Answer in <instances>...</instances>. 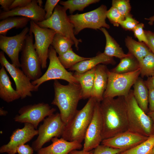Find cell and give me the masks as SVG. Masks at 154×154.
Wrapping results in <instances>:
<instances>
[{
  "mask_svg": "<svg viewBox=\"0 0 154 154\" xmlns=\"http://www.w3.org/2000/svg\"><path fill=\"white\" fill-rule=\"evenodd\" d=\"M20 64L22 70L31 80L42 76L41 61L34 46L33 33L30 31L21 51Z\"/></svg>",
  "mask_w": 154,
  "mask_h": 154,
  "instance_id": "cell-8",
  "label": "cell"
},
{
  "mask_svg": "<svg viewBox=\"0 0 154 154\" xmlns=\"http://www.w3.org/2000/svg\"><path fill=\"white\" fill-rule=\"evenodd\" d=\"M150 154H154V147H153Z\"/></svg>",
  "mask_w": 154,
  "mask_h": 154,
  "instance_id": "cell-51",
  "label": "cell"
},
{
  "mask_svg": "<svg viewBox=\"0 0 154 154\" xmlns=\"http://www.w3.org/2000/svg\"><path fill=\"white\" fill-rule=\"evenodd\" d=\"M29 29L23 28L19 34L12 37L0 35V48L11 59L12 64L16 67H21L19 54L23 48Z\"/></svg>",
  "mask_w": 154,
  "mask_h": 154,
  "instance_id": "cell-15",
  "label": "cell"
},
{
  "mask_svg": "<svg viewBox=\"0 0 154 154\" xmlns=\"http://www.w3.org/2000/svg\"><path fill=\"white\" fill-rule=\"evenodd\" d=\"M56 110L55 108L44 102L29 105L21 108L18 111L19 114L16 115L14 119L19 123H30L37 129L40 122Z\"/></svg>",
  "mask_w": 154,
  "mask_h": 154,
  "instance_id": "cell-11",
  "label": "cell"
},
{
  "mask_svg": "<svg viewBox=\"0 0 154 154\" xmlns=\"http://www.w3.org/2000/svg\"><path fill=\"white\" fill-rule=\"evenodd\" d=\"M0 63L13 80L16 86V90L20 94L21 99L27 97H31L32 92L38 91V88L32 84L22 70L7 60L2 51L0 52Z\"/></svg>",
  "mask_w": 154,
  "mask_h": 154,
  "instance_id": "cell-13",
  "label": "cell"
},
{
  "mask_svg": "<svg viewBox=\"0 0 154 154\" xmlns=\"http://www.w3.org/2000/svg\"><path fill=\"white\" fill-rule=\"evenodd\" d=\"M99 0H68L60 1V4L69 13L72 14L76 10L82 11L84 9L90 5L100 1Z\"/></svg>",
  "mask_w": 154,
  "mask_h": 154,
  "instance_id": "cell-31",
  "label": "cell"
},
{
  "mask_svg": "<svg viewBox=\"0 0 154 154\" xmlns=\"http://www.w3.org/2000/svg\"><path fill=\"white\" fill-rule=\"evenodd\" d=\"M51 141V144L42 148L37 151V154H68L73 150L80 149L82 146L79 142L68 141L62 138L54 137Z\"/></svg>",
  "mask_w": 154,
  "mask_h": 154,
  "instance_id": "cell-19",
  "label": "cell"
},
{
  "mask_svg": "<svg viewBox=\"0 0 154 154\" xmlns=\"http://www.w3.org/2000/svg\"><path fill=\"white\" fill-rule=\"evenodd\" d=\"M43 121L38 130V136L32 145L34 150L37 152L52 138L61 137L65 125L58 113L49 116Z\"/></svg>",
  "mask_w": 154,
  "mask_h": 154,
  "instance_id": "cell-9",
  "label": "cell"
},
{
  "mask_svg": "<svg viewBox=\"0 0 154 154\" xmlns=\"http://www.w3.org/2000/svg\"><path fill=\"white\" fill-rule=\"evenodd\" d=\"M48 58L49 63L47 70L40 78L31 82L34 85L38 88L44 82L58 79L64 80L68 83H79L73 74L67 71L60 63L56 52L51 46L49 49Z\"/></svg>",
  "mask_w": 154,
  "mask_h": 154,
  "instance_id": "cell-10",
  "label": "cell"
},
{
  "mask_svg": "<svg viewBox=\"0 0 154 154\" xmlns=\"http://www.w3.org/2000/svg\"><path fill=\"white\" fill-rule=\"evenodd\" d=\"M37 2L38 5L41 7L43 3L42 1L41 0H37Z\"/></svg>",
  "mask_w": 154,
  "mask_h": 154,
  "instance_id": "cell-50",
  "label": "cell"
},
{
  "mask_svg": "<svg viewBox=\"0 0 154 154\" xmlns=\"http://www.w3.org/2000/svg\"><path fill=\"white\" fill-rule=\"evenodd\" d=\"M7 111L5 110L3 108H0V116H6L8 114Z\"/></svg>",
  "mask_w": 154,
  "mask_h": 154,
  "instance_id": "cell-48",
  "label": "cell"
},
{
  "mask_svg": "<svg viewBox=\"0 0 154 154\" xmlns=\"http://www.w3.org/2000/svg\"><path fill=\"white\" fill-rule=\"evenodd\" d=\"M32 0H14L10 8V10L25 7L29 5Z\"/></svg>",
  "mask_w": 154,
  "mask_h": 154,
  "instance_id": "cell-41",
  "label": "cell"
},
{
  "mask_svg": "<svg viewBox=\"0 0 154 154\" xmlns=\"http://www.w3.org/2000/svg\"><path fill=\"white\" fill-rule=\"evenodd\" d=\"M66 11L63 6L57 5L50 17L36 23L41 27L50 29L69 39L73 42L78 50V45L82 42V40L75 37L74 26L67 15Z\"/></svg>",
  "mask_w": 154,
  "mask_h": 154,
  "instance_id": "cell-5",
  "label": "cell"
},
{
  "mask_svg": "<svg viewBox=\"0 0 154 154\" xmlns=\"http://www.w3.org/2000/svg\"><path fill=\"white\" fill-rule=\"evenodd\" d=\"M112 6L116 8L125 18L130 13L131 6L128 0H113Z\"/></svg>",
  "mask_w": 154,
  "mask_h": 154,
  "instance_id": "cell-34",
  "label": "cell"
},
{
  "mask_svg": "<svg viewBox=\"0 0 154 154\" xmlns=\"http://www.w3.org/2000/svg\"><path fill=\"white\" fill-rule=\"evenodd\" d=\"M149 91L148 102L149 111H154V88H147Z\"/></svg>",
  "mask_w": 154,
  "mask_h": 154,
  "instance_id": "cell-43",
  "label": "cell"
},
{
  "mask_svg": "<svg viewBox=\"0 0 154 154\" xmlns=\"http://www.w3.org/2000/svg\"><path fill=\"white\" fill-rule=\"evenodd\" d=\"M106 17L111 23L116 27H118L120 22L124 20L125 18L116 8L112 6L107 10Z\"/></svg>",
  "mask_w": 154,
  "mask_h": 154,
  "instance_id": "cell-35",
  "label": "cell"
},
{
  "mask_svg": "<svg viewBox=\"0 0 154 154\" xmlns=\"http://www.w3.org/2000/svg\"><path fill=\"white\" fill-rule=\"evenodd\" d=\"M96 102L94 98L91 97L81 109L77 110L65 125L61 138L70 141L82 143L92 119Z\"/></svg>",
  "mask_w": 154,
  "mask_h": 154,
  "instance_id": "cell-3",
  "label": "cell"
},
{
  "mask_svg": "<svg viewBox=\"0 0 154 154\" xmlns=\"http://www.w3.org/2000/svg\"><path fill=\"white\" fill-rule=\"evenodd\" d=\"M100 102L96 101L93 116L87 129L84 139L83 150L88 151L95 149L102 141L103 125Z\"/></svg>",
  "mask_w": 154,
  "mask_h": 154,
  "instance_id": "cell-14",
  "label": "cell"
},
{
  "mask_svg": "<svg viewBox=\"0 0 154 154\" xmlns=\"http://www.w3.org/2000/svg\"><path fill=\"white\" fill-rule=\"evenodd\" d=\"M108 82L104 98L125 96L129 93L140 74V69L127 73L118 74L108 70Z\"/></svg>",
  "mask_w": 154,
  "mask_h": 154,
  "instance_id": "cell-7",
  "label": "cell"
},
{
  "mask_svg": "<svg viewBox=\"0 0 154 154\" xmlns=\"http://www.w3.org/2000/svg\"><path fill=\"white\" fill-rule=\"evenodd\" d=\"M139 23L129 14L125 17L124 20L120 22L119 25L125 30L133 31Z\"/></svg>",
  "mask_w": 154,
  "mask_h": 154,
  "instance_id": "cell-36",
  "label": "cell"
},
{
  "mask_svg": "<svg viewBox=\"0 0 154 154\" xmlns=\"http://www.w3.org/2000/svg\"><path fill=\"white\" fill-rule=\"evenodd\" d=\"M129 53L127 56L120 60L119 64L110 71L118 74H123L134 71L139 68V63L132 55Z\"/></svg>",
  "mask_w": 154,
  "mask_h": 154,
  "instance_id": "cell-28",
  "label": "cell"
},
{
  "mask_svg": "<svg viewBox=\"0 0 154 154\" xmlns=\"http://www.w3.org/2000/svg\"><path fill=\"white\" fill-rule=\"evenodd\" d=\"M148 44L147 46L154 54V33L149 31H145Z\"/></svg>",
  "mask_w": 154,
  "mask_h": 154,
  "instance_id": "cell-42",
  "label": "cell"
},
{
  "mask_svg": "<svg viewBox=\"0 0 154 154\" xmlns=\"http://www.w3.org/2000/svg\"><path fill=\"white\" fill-rule=\"evenodd\" d=\"M119 154V153H117V154Z\"/></svg>",
  "mask_w": 154,
  "mask_h": 154,
  "instance_id": "cell-52",
  "label": "cell"
},
{
  "mask_svg": "<svg viewBox=\"0 0 154 154\" xmlns=\"http://www.w3.org/2000/svg\"><path fill=\"white\" fill-rule=\"evenodd\" d=\"M144 82L147 88L151 87L154 88V76L149 77L147 80Z\"/></svg>",
  "mask_w": 154,
  "mask_h": 154,
  "instance_id": "cell-45",
  "label": "cell"
},
{
  "mask_svg": "<svg viewBox=\"0 0 154 154\" xmlns=\"http://www.w3.org/2000/svg\"><path fill=\"white\" fill-rule=\"evenodd\" d=\"M107 11L106 6L103 5L88 12L68 16L74 26L75 35L78 34L85 28L94 30L100 29L102 28L109 29L110 26L106 21Z\"/></svg>",
  "mask_w": 154,
  "mask_h": 154,
  "instance_id": "cell-6",
  "label": "cell"
},
{
  "mask_svg": "<svg viewBox=\"0 0 154 154\" xmlns=\"http://www.w3.org/2000/svg\"><path fill=\"white\" fill-rule=\"evenodd\" d=\"M60 0H47L44 9L46 13L45 19H47L52 15L54 9Z\"/></svg>",
  "mask_w": 154,
  "mask_h": 154,
  "instance_id": "cell-39",
  "label": "cell"
},
{
  "mask_svg": "<svg viewBox=\"0 0 154 154\" xmlns=\"http://www.w3.org/2000/svg\"><path fill=\"white\" fill-rule=\"evenodd\" d=\"M101 63L114 64H115V62L113 57L108 56L103 52L100 53L89 59L78 62L68 70L82 73L95 68Z\"/></svg>",
  "mask_w": 154,
  "mask_h": 154,
  "instance_id": "cell-22",
  "label": "cell"
},
{
  "mask_svg": "<svg viewBox=\"0 0 154 154\" xmlns=\"http://www.w3.org/2000/svg\"><path fill=\"white\" fill-rule=\"evenodd\" d=\"M100 30L104 34L106 39V44L103 52L104 54L109 57H115L120 59L129 55V53L125 54L122 48L105 28H102Z\"/></svg>",
  "mask_w": 154,
  "mask_h": 154,
  "instance_id": "cell-25",
  "label": "cell"
},
{
  "mask_svg": "<svg viewBox=\"0 0 154 154\" xmlns=\"http://www.w3.org/2000/svg\"><path fill=\"white\" fill-rule=\"evenodd\" d=\"M154 147V135H151L145 141L119 154H150Z\"/></svg>",
  "mask_w": 154,
  "mask_h": 154,
  "instance_id": "cell-32",
  "label": "cell"
},
{
  "mask_svg": "<svg viewBox=\"0 0 154 154\" xmlns=\"http://www.w3.org/2000/svg\"><path fill=\"white\" fill-rule=\"evenodd\" d=\"M29 31L34 36V46L40 60L42 68H45L49 49L56 33L50 29L40 27L32 20L30 21Z\"/></svg>",
  "mask_w": 154,
  "mask_h": 154,
  "instance_id": "cell-12",
  "label": "cell"
},
{
  "mask_svg": "<svg viewBox=\"0 0 154 154\" xmlns=\"http://www.w3.org/2000/svg\"><path fill=\"white\" fill-rule=\"evenodd\" d=\"M125 42L129 53L133 56L139 62L151 52L144 43L137 41L129 36L125 38Z\"/></svg>",
  "mask_w": 154,
  "mask_h": 154,
  "instance_id": "cell-26",
  "label": "cell"
},
{
  "mask_svg": "<svg viewBox=\"0 0 154 154\" xmlns=\"http://www.w3.org/2000/svg\"><path fill=\"white\" fill-rule=\"evenodd\" d=\"M147 114L150 117L153 123L151 135H154V111H149Z\"/></svg>",
  "mask_w": 154,
  "mask_h": 154,
  "instance_id": "cell-47",
  "label": "cell"
},
{
  "mask_svg": "<svg viewBox=\"0 0 154 154\" xmlns=\"http://www.w3.org/2000/svg\"><path fill=\"white\" fill-rule=\"evenodd\" d=\"M149 137L127 130L113 137L103 140L101 143L123 151L136 146L146 141Z\"/></svg>",
  "mask_w": 154,
  "mask_h": 154,
  "instance_id": "cell-17",
  "label": "cell"
},
{
  "mask_svg": "<svg viewBox=\"0 0 154 154\" xmlns=\"http://www.w3.org/2000/svg\"><path fill=\"white\" fill-rule=\"evenodd\" d=\"M29 123H24V127L21 129L15 130L10 137L9 142L0 148V153L8 154H15L17 148L19 145L25 144L30 141L35 136L38 135V130Z\"/></svg>",
  "mask_w": 154,
  "mask_h": 154,
  "instance_id": "cell-16",
  "label": "cell"
},
{
  "mask_svg": "<svg viewBox=\"0 0 154 154\" xmlns=\"http://www.w3.org/2000/svg\"><path fill=\"white\" fill-rule=\"evenodd\" d=\"M100 106L103 125L102 140L128 130L127 110L124 96L104 98Z\"/></svg>",
  "mask_w": 154,
  "mask_h": 154,
  "instance_id": "cell-1",
  "label": "cell"
},
{
  "mask_svg": "<svg viewBox=\"0 0 154 154\" xmlns=\"http://www.w3.org/2000/svg\"><path fill=\"white\" fill-rule=\"evenodd\" d=\"M108 70L104 64H100L96 67L91 97L97 102H101L104 98V94L108 82Z\"/></svg>",
  "mask_w": 154,
  "mask_h": 154,
  "instance_id": "cell-20",
  "label": "cell"
},
{
  "mask_svg": "<svg viewBox=\"0 0 154 154\" xmlns=\"http://www.w3.org/2000/svg\"><path fill=\"white\" fill-rule=\"evenodd\" d=\"M94 152V150L88 151H85L83 150L79 151L76 149L71 151L68 154H93Z\"/></svg>",
  "mask_w": 154,
  "mask_h": 154,
  "instance_id": "cell-46",
  "label": "cell"
},
{
  "mask_svg": "<svg viewBox=\"0 0 154 154\" xmlns=\"http://www.w3.org/2000/svg\"><path fill=\"white\" fill-rule=\"evenodd\" d=\"M96 67L82 73L75 72L73 74L80 85L82 99L89 98L91 97Z\"/></svg>",
  "mask_w": 154,
  "mask_h": 154,
  "instance_id": "cell-23",
  "label": "cell"
},
{
  "mask_svg": "<svg viewBox=\"0 0 154 154\" xmlns=\"http://www.w3.org/2000/svg\"><path fill=\"white\" fill-rule=\"evenodd\" d=\"M31 20L23 17H11L2 20L0 22V34L6 36L10 30L24 28Z\"/></svg>",
  "mask_w": 154,
  "mask_h": 154,
  "instance_id": "cell-27",
  "label": "cell"
},
{
  "mask_svg": "<svg viewBox=\"0 0 154 154\" xmlns=\"http://www.w3.org/2000/svg\"><path fill=\"white\" fill-rule=\"evenodd\" d=\"M133 87V93L136 100L140 108L147 114L149 111V91L145 82L139 77Z\"/></svg>",
  "mask_w": 154,
  "mask_h": 154,
  "instance_id": "cell-24",
  "label": "cell"
},
{
  "mask_svg": "<svg viewBox=\"0 0 154 154\" xmlns=\"http://www.w3.org/2000/svg\"><path fill=\"white\" fill-rule=\"evenodd\" d=\"M17 152L18 154H33L34 150L28 145L21 144L17 148Z\"/></svg>",
  "mask_w": 154,
  "mask_h": 154,
  "instance_id": "cell-40",
  "label": "cell"
},
{
  "mask_svg": "<svg viewBox=\"0 0 154 154\" xmlns=\"http://www.w3.org/2000/svg\"><path fill=\"white\" fill-rule=\"evenodd\" d=\"M122 151L121 150L102 144L99 145L95 149L93 154H116Z\"/></svg>",
  "mask_w": 154,
  "mask_h": 154,
  "instance_id": "cell-38",
  "label": "cell"
},
{
  "mask_svg": "<svg viewBox=\"0 0 154 154\" xmlns=\"http://www.w3.org/2000/svg\"><path fill=\"white\" fill-rule=\"evenodd\" d=\"M139 63L141 77L154 76V54L151 52Z\"/></svg>",
  "mask_w": 154,
  "mask_h": 154,
  "instance_id": "cell-33",
  "label": "cell"
},
{
  "mask_svg": "<svg viewBox=\"0 0 154 154\" xmlns=\"http://www.w3.org/2000/svg\"><path fill=\"white\" fill-rule=\"evenodd\" d=\"M145 19L149 21L148 23L149 25H152L153 24L154 22V15L148 18H146Z\"/></svg>",
  "mask_w": 154,
  "mask_h": 154,
  "instance_id": "cell-49",
  "label": "cell"
},
{
  "mask_svg": "<svg viewBox=\"0 0 154 154\" xmlns=\"http://www.w3.org/2000/svg\"><path fill=\"white\" fill-rule=\"evenodd\" d=\"M73 42L65 37L56 33L51 44L56 52L60 55L72 48Z\"/></svg>",
  "mask_w": 154,
  "mask_h": 154,
  "instance_id": "cell-29",
  "label": "cell"
},
{
  "mask_svg": "<svg viewBox=\"0 0 154 154\" xmlns=\"http://www.w3.org/2000/svg\"><path fill=\"white\" fill-rule=\"evenodd\" d=\"M0 70V97L4 101L10 103L21 98V96L14 89L5 68L1 66Z\"/></svg>",
  "mask_w": 154,
  "mask_h": 154,
  "instance_id": "cell-21",
  "label": "cell"
},
{
  "mask_svg": "<svg viewBox=\"0 0 154 154\" xmlns=\"http://www.w3.org/2000/svg\"><path fill=\"white\" fill-rule=\"evenodd\" d=\"M53 87L54 95L51 104L58 107L66 125L77 110L78 103L82 99L81 87L79 83L62 85L57 80H54Z\"/></svg>",
  "mask_w": 154,
  "mask_h": 154,
  "instance_id": "cell-2",
  "label": "cell"
},
{
  "mask_svg": "<svg viewBox=\"0 0 154 154\" xmlns=\"http://www.w3.org/2000/svg\"><path fill=\"white\" fill-rule=\"evenodd\" d=\"M144 24L139 23L133 30L134 36L138 39V41L144 43L146 45L148 40L145 31L143 30Z\"/></svg>",
  "mask_w": 154,
  "mask_h": 154,
  "instance_id": "cell-37",
  "label": "cell"
},
{
  "mask_svg": "<svg viewBox=\"0 0 154 154\" xmlns=\"http://www.w3.org/2000/svg\"><path fill=\"white\" fill-rule=\"evenodd\" d=\"M14 0H0V4L1 8L3 9L5 12L10 11V8Z\"/></svg>",
  "mask_w": 154,
  "mask_h": 154,
  "instance_id": "cell-44",
  "label": "cell"
},
{
  "mask_svg": "<svg viewBox=\"0 0 154 154\" xmlns=\"http://www.w3.org/2000/svg\"><path fill=\"white\" fill-rule=\"evenodd\" d=\"M58 58L63 66L66 69H68L78 62L91 58L83 57L77 55L74 52L72 48L59 55Z\"/></svg>",
  "mask_w": 154,
  "mask_h": 154,
  "instance_id": "cell-30",
  "label": "cell"
},
{
  "mask_svg": "<svg viewBox=\"0 0 154 154\" xmlns=\"http://www.w3.org/2000/svg\"><path fill=\"white\" fill-rule=\"evenodd\" d=\"M45 14L44 9L38 5L37 0H32L25 7L1 12L0 19L2 20L9 17L19 16L28 18L37 23L45 20Z\"/></svg>",
  "mask_w": 154,
  "mask_h": 154,
  "instance_id": "cell-18",
  "label": "cell"
},
{
  "mask_svg": "<svg viewBox=\"0 0 154 154\" xmlns=\"http://www.w3.org/2000/svg\"><path fill=\"white\" fill-rule=\"evenodd\" d=\"M128 122V130L147 137L151 135L152 121L140 108L135 99L133 90L124 97Z\"/></svg>",
  "mask_w": 154,
  "mask_h": 154,
  "instance_id": "cell-4",
  "label": "cell"
}]
</instances>
